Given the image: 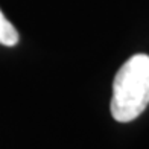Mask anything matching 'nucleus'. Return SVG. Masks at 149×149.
I'll use <instances>...</instances> for the list:
<instances>
[{
    "instance_id": "2",
    "label": "nucleus",
    "mask_w": 149,
    "mask_h": 149,
    "mask_svg": "<svg viewBox=\"0 0 149 149\" xmlns=\"http://www.w3.org/2000/svg\"><path fill=\"white\" fill-rule=\"evenodd\" d=\"M18 43V32L12 26L9 20H6L3 12L0 11V44L3 46H15Z\"/></svg>"
},
{
    "instance_id": "1",
    "label": "nucleus",
    "mask_w": 149,
    "mask_h": 149,
    "mask_svg": "<svg viewBox=\"0 0 149 149\" xmlns=\"http://www.w3.org/2000/svg\"><path fill=\"white\" fill-rule=\"evenodd\" d=\"M149 104V56L139 53L119 69L113 82L111 114L117 122H131Z\"/></svg>"
}]
</instances>
